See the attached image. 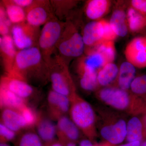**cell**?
<instances>
[{
  "label": "cell",
  "mask_w": 146,
  "mask_h": 146,
  "mask_svg": "<svg viewBox=\"0 0 146 146\" xmlns=\"http://www.w3.org/2000/svg\"><path fill=\"white\" fill-rule=\"evenodd\" d=\"M48 72V66L39 47L34 46L17 51L13 68L7 75L24 80L32 85H41L49 81Z\"/></svg>",
  "instance_id": "obj_1"
},
{
  "label": "cell",
  "mask_w": 146,
  "mask_h": 146,
  "mask_svg": "<svg viewBox=\"0 0 146 146\" xmlns=\"http://www.w3.org/2000/svg\"><path fill=\"white\" fill-rule=\"evenodd\" d=\"M97 96L108 105L130 115L146 113V100L129 91L108 86L98 91Z\"/></svg>",
  "instance_id": "obj_2"
},
{
  "label": "cell",
  "mask_w": 146,
  "mask_h": 146,
  "mask_svg": "<svg viewBox=\"0 0 146 146\" xmlns=\"http://www.w3.org/2000/svg\"><path fill=\"white\" fill-rule=\"evenodd\" d=\"M70 101V117L87 139L92 142L97 136L96 117L94 110L78 94Z\"/></svg>",
  "instance_id": "obj_3"
},
{
  "label": "cell",
  "mask_w": 146,
  "mask_h": 146,
  "mask_svg": "<svg viewBox=\"0 0 146 146\" xmlns=\"http://www.w3.org/2000/svg\"><path fill=\"white\" fill-rule=\"evenodd\" d=\"M48 66V80L52 89L71 100L77 93L67 62L57 55L52 57Z\"/></svg>",
  "instance_id": "obj_4"
},
{
  "label": "cell",
  "mask_w": 146,
  "mask_h": 146,
  "mask_svg": "<svg viewBox=\"0 0 146 146\" xmlns=\"http://www.w3.org/2000/svg\"><path fill=\"white\" fill-rule=\"evenodd\" d=\"M65 25V23L61 22L54 16L44 25L40 31L38 47L48 65L52 59Z\"/></svg>",
  "instance_id": "obj_5"
},
{
  "label": "cell",
  "mask_w": 146,
  "mask_h": 146,
  "mask_svg": "<svg viewBox=\"0 0 146 146\" xmlns=\"http://www.w3.org/2000/svg\"><path fill=\"white\" fill-rule=\"evenodd\" d=\"M56 49L59 55L65 60L66 58L81 57L85 52V46L82 35L72 22L65 23Z\"/></svg>",
  "instance_id": "obj_6"
},
{
  "label": "cell",
  "mask_w": 146,
  "mask_h": 146,
  "mask_svg": "<svg viewBox=\"0 0 146 146\" xmlns=\"http://www.w3.org/2000/svg\"><path fill=\"white\" fill-rule=\"evenodd\" d=\"M101 116L100 133L106 141L115 145L124 141L127 125L125 120L111 112H104Z\"/></svg>",
  "instance_id": "obj_7"
},
{
  "label": "cell",
  "mask_w": 146,
  "mask_h": 146,
  "mask_svg": "<svg viewBox=\"0 0 146 146\" xmlns=\"http://www.w3.org/2000/svg\"><path fill=\"white\" fill-rule=\"evenodd\" d=\"M39 28L32 26L26 21L13 25L11 29V35L16 48L20 50L38 46L41 31Z\"/></svg>",
  "instance_id": "obj_8"
},
{
  "label": "cell",
  "mask_w": 146,
  "mask_h": 146,
  "mask_svg": "<svg viewBox=\"0 0 146 146\" xmlns=\"http://www.w3.org/2000/svg\"><path fill=\"white\" fill-rule=\"evenodd\" d=\"M25 10L27 23L36 27L44 25L55 16L51 3L48 1H34Z\"/></svg>",
  "instance_id": "obj_9"
},
{
  "label": "cell",
  "mask_w": 146,
  "mask_h": 146,
  "mask_svg": "<svg viewBox=\"0 0 146 146\" xmlns=\"http://www.w3.org/2000/svg\"><path fill=\"white\" fill-rule=\"evenodd\" d=\"M1 86L6 88L29 104V102L38 95L37 90L32 84L24 80L8 75L1 77Z\"/></svg>",
  "instance_id": "obj_10"
},
{
  "label": "cell",
  "mask_w": 146,
  "mask_h": 146,
  "mask_svg": "<svg viewBox=\"0 0 146 146\" xmlns=\"http://www.w3.org/2000/svg\"><path fill=\"white\" fill-rule=\"evenodd\" d=\"M71 106L70 99L52 89L49 91L47 98L48 117L53 121H57L69 114Z\"/></svg>",
  "instance_id": "obj_11"
},
{
  "label": "cell",
  "mask_w": 146,
  "mask_h": 146,
  "mask_svg": "<svg viewBox=\"0 0 146 146\" xmlns=\"http://www.w3.org/2000/svg\"><path fill=\"white\" fill-rule=\"evenodd\" d=\"M56 121V136L61 143H76L79 141L81 137V131L68 115L61 117Z\"/></svg>",
  "instance_id": "obj_12"
},
{
  "label": "cell",
  "mask_w": 146,
  "mask_h": 146,
  "mask_svg": "<svg viewBox=\"0 0 146 146\" xmlns=\"http://www.w3.org/2000/svg\"><path fill=\"white\" fill-rule=\"evenodd\" d=\"M1 123L19 134L29 129L28 125L21 110L5 108L1 109Z\"/></svg>",
  "instance_id": "obj_13"
},
{
  "label": "cell",
  "mask_w": 146,
  "mask_h": 146,
  "mask_svg": "<svg viewBox=\"0 0 146 146\" xmlns=\"http://www.w3.org/2000/svg\"><path fill=\"white\" fill-rule=\"evenodd\" d=\"M85 55L79 59L77 71L87 70L98 73L105 65L108 63L100 53L92 48H85Z\"/></svg>",
  "instance_id": "obj_14"
},
{
  "label": "cell",
  "mask_w": 146,
  "mask_h": 146,
  "mask_svg": "<svg viewBox=\"0 0 146 146\" xmlns=\"http://www.w3.org/2000/svg\"><path fill=\"white\" fill-rule=\"evenodd\" d=\"M12 36L10 35L1 36L0 50L1 57L6 74L11 72L14 65L17 51Z\"/></svg>",
  "instance_id": "obj_15"
},
{
  "label": "cell",
  "mask_w": 146,
  "mask_h": 146,
  "mask_svg": "<svg viewBox=\"0 0 146 146\" xmlns=\"http://www.w3.org/2000/svg\"><path fill=\"white\" fill-rule=\"evenodd\" d=\"M35 128L43 144L48 143L56 140V124L53 120L48 116H44L41 112H39Z\"/></svg>",
  "instance_id": "obj_16"
},
{
  "label": "cell",
  "mask_w": 146,
  "mask_h": 146,
  "mask_svg": "<svg viewBox=\"0 0 146 146\" xmlns=\"http://www.w3.org/2000/svg\"><path fill=\"white\" fill-rule=\"evenodd\" d=\"M112 2L109 0H90L84 8L86 17L93 21H98L109 12Z\"/></svg>",
  "instance_id": "obj_17"
},
{
  "label": "cell",
  "mask_w": 146,
  "mask_h": 146,
  "mask_svg": "<svg viewBox=\"0 0 146 146\" xmlns=\"http://www.w3.org/2000/svg\"><path fill=\"white\" fill-rule=\"evenodd\" d=\"M82 35L85 48H93L103 42L100 21H91L86 24Z\"/></svg>",
  "instance_id": "obj_18"
},
{
  "label": "cell",
  "mask_w": 146,
  "mask_h": 146,
  "mask_svg": "<svg viewBox=\"0 0 146 146\" xmlns=\"http://www.w3.org/2000/svg\"><path fill=\"white\" fill-rule=\"evenodd\" d=\"M109 22L117 36L124 37L127 35L129 29L126 12L123 7L118 5L115 8Z\"/></svg>",
  "instance_id": "obj_19"
},
{
  "label": "cell",
  "mask_w": 146,
  "mask_h": 146,
  "mask_svg": "<svg viewBox=\"0 0 146 146\" xmlns=\"http://www.w3.org/2000/svg\"><path fill=\"white\" fill-rule=\"evenodd\" d=\"M127 61L123 62L120 65L117 80L118 88L129 91L131 85L135 78L136 68Z\"/></svg>",
  "instance_id": "obj_20"
},
{
  "label": "cell",
  "mask_w": 146,
  "mask_h": 146,
  "mask_svg": "<svg viewBox=\"0 0 146 146\" xmlns=\"http://www.w3.org/2000/svg\"><path fill=\"white\" fill-rule=\"evenodd\" d=\"M146 134L142 120L133 117L127 123L126 139L128 142L140 141L143 142Z\"/></svg>",
  "instance_id": "obj_21"
},
{
  "label": "cell",
  "mask_w": 146,
  "mask_h": 146,
  "mask_svg": "<svg viewBox=\"0 0 146 146\" xmlns=\"http://www.w3.org/2000/svg\"><path fill=\"white\" fill-rule=\"evenodd\" d=\"M0 96L1 109L9 108L21 110L29 104L25 101L2 86H1Z\"/></svg>",
  "instance_id": "obj_22"
},
{
  "label": "cell",
  "mask_w": 146,
  "mask_h": 146,
  "mask_svg": "<svg viewBox=\"0 0 146 146\" xmlns=\"http://www.w3.org/2000/svg\"><path fill=\"white\" fill-rule=\"evenodd\" d=\"M128 27L133 33H138L146 29V16L129 6L126 11Z\"/></svg>",
  "instance_id": "obj_23"
},
{
  "label": "cell",
  "mask_w": 146,
  "mask_h": 146,
  "mask_svg": "<svg viewBox=\"0 0 146 146\" xmlns=\"http://www.w3.org/2000/svg\"><path fill=\"white\" fill-rule=\"evenodd\" d=\"M119 68L113 63H107L98 73V80L99 86L108 87L117 80Z\"/></svg>",
  "instance_id": "obj_24"
},
{
  "label": "cell",
  "mask_w": 146,
  "mask_h": 146,
  "mask_svg": "<svg viewBox=\"0 0 146 146\" xmlns=\"http://www.w3.org/2000/svg\"><path fill=\"white\" fill-rule=\"evenodd\" d=\"M7 15L13 25L22 23L26 21V14L24 8L15 4L12 1H3Z\"/></svg>",
  "instance_id": "obj_25"
},
{
  "label": "cell",
  "mask_w": 146,
  "mask_h": 146,
  "mask_svg": "<svg viewBox=\"0 0 146 146\" xmlns=\"http://www.w3.org/2000/svg\"><path fill=\"white\" fill-rule=\"evenodd\" d=\"M13 143L15 146H44L33 128L29 129L20 133Z\"/></svg>",
  "instance_id": "obj_26"
},
{
  "label": "cell",
  "mask_w": 146,
  "mask_h": 146,
  "mask_svg": "<svg viewBox=\"0 0 146 146\" xmlns=\"http://www.w3.org/2000/svg\"><path fill=\"white\" fill-rule=\"evenodd\" d=\"M79 78V83L84 91H92L98 89L99 85L98 72L87 70L77 71Z\"/></svg>",
  "instance_id": "obj_27"
},
{
  "label": "cell",
  "mask_w": 146,
  "mask_h": 146,
  "mask_svg": "<svg viewBox=\"0 0 146 146\" xmlns=\"http://www.w3.org/2000/svg\"><path fill=\"white\" fill-rule=\"evenodd\" d=\"M92 48L100 53L108 63H113L116 55V48L114 41H105Z\"/></svg>",
  "instance_id": "obj_28"
},
{
  "label": "cell",
  "mask_w": 146,
  "mask_h": 146,
  "mask_svg": "<svg viewBox=\"0 0 146 146\" xmlns=\"http://www.w3.org/2000/svg\"><path fill=\"white\" fill-rule=\"evenodd\" d=\"M128 62L138 68H146V49L132 52L125 53Z\"/></svg>",
  "instance_id": "obj_29"
},
{
  "label": "cell",
  "mask_w": 146,
  "mask_h": 146,
  "mask_svg": "<svg viewBox=\"0 0 146 146\" xmlns=\"http://www.w3.org/2000/svg\"><path fill=\"white\" fill-rule=\"evenodd\" d=\"M130 90L131 93L143 97L146 95V75L136 77L133 80Z\"/></svg>",
  "instance_id": "obj_30"
},
{
  "label": "cell",
  "mask_w": 146,
  "mask_h": 146,
  "mask_svg": "<svg viewBox=\"0 0 146 146\" xmlns=\"http://www.w3.org/2000/svg\"><path fill=\"white\" fill-rule=\"evenodd\" d=\"M50 2L54 13L60 18L64 16L66 11H68L74 5V1H54Z\"/></svg>",
  "instance_id": "obj_31"
},
{
  "label": "cell",
  "mask_w": 146,
  "mask_h": 146,
  "mask_svg": "<svg viewBox=\"0 0 146 146\" xmlns=\"http://www.w3.org/2000/svg\"><path fill=\"white\" fill-rule=\"evenodd\" d=\"M23 116L29 128H34L35 126L39 112H36L30 105H27L21 110Z\"/></svg>",
  "instance_id": "obj_32"
},
{
  "label": "cell",
  "mask_w": 146,
  "mask_h": 146,
  "mask_svg": "<svg viewBox=\"0 0 146 146\" xmlns=\"http://www.w3.org/2000/svg\"><path fill=\"white\" fill-rule=\"evenodd\" d=\"M99 21L103 41H115L118 36L112 29L109 21L102 19Z\"/></svg>",
  "instance_id": "obj_33"
},
{
  "label": "cell",
  "mask_w": 146,
  "mask_h": 146,
  "mask_svg": "<svg viewBox=\"0 0 146 146\" xmlns=\"http://www.w3.org/2000/svg\"><path fill=\"white\" fill-rule=\"evenodd\" d=\"M19 134L0 123V143L14 142Z\"/></svg>",
  "instance_id": "obj_34"
},
{
  "label": "cell",
  "mask_w": 146,
  "mask_h": 146,
  "mask_svg": "<svg viewBox=\"0 0 146 146\" xmlns=\"http://www.w3.org/2000/svg\"><path fill=\"white\" fill-rule=\"evenodd\" d=\"M130 6L146 16V0H132L130 2Z\"/></svg>",
  "instance_id": "obj_35"
},
{
  "label": "cell",
  "mask_w": 146,
  "mask_h": 146,
  "mask_svg": "<svg viewBox=\"0 0 146 146\" xmlns=\"http://www.w3.org/2000/svg\"><path fill=\"white\" fill-rule=\"evenodd\" d=\"M12 2L15 4L21 7L22 8L25 9L32 4L34 1L33 0H13Z\"/></svg>",
  "instance_id": "obj_36"
},
{
  "label": "cell",
  "mask_w": 146,
  "mask_h": 146,
  "mask_svg": "<svg viewBox=\"0 0 146 146\" xmlns=\"http://www.w3.org/2000/svg\"><path fill=\"white\" fill-rule=\"evenodd\" d=\"M79 146H94V145L89 139H83L80 142Z\"/></svg>",
  "instance_id": "obj_37"
},
{
  "label": "cell",
  "mask_w": 146,
  "mask_h": 146,
  "mask_svg": "<svg viewBox=\"0 0 146 146\" xmlns=\"http://www.w3.org/2000/svg\"><path fill=\"white\" fill-rule=\"evenodd\" d=\"M44 146H63L61 142L58 139H56L55 141L48 143L44 144Z\"/></svg>",
  "instance_id": "obj_38"
},
{
  "label": "cell",
  "mask_w": 146,
  "mask_h": 146,
  "mask_svg": "<svg viewBox=\"0 0 146 146\" xmlns=\"http://www.w3.org/2000/svg\"><path fill=\"white\" fill-rule=\"evenodd\" d=\"M142 142L140 141H134V142H128L127 143L118 146H140Z\"/></svg>",
  "instance_id": "obj_39"
},
{
  "label": "cell",
  "mask_w": 146,
  "mask_h": 146,
  "mask_svg": "<svg viewBox=\"0 0 146 146\" xmlns=\"http://www.w3.org/2000/svg\"><path fill=\"white\" fill-rule=\"evenodd\" d=\"M94 146H115V145H112V144L106 141L105 142L103 143H97L94 145Z\"/></svg>",
  "instance_id": "obj_40"
},
{
  "label": "cell",
  "mask_w": 146,
  "mask_h": 146,
  "mask_svg": "<svg viewBox=\"0 0 146 146\" xmlns=\"http://www.w3.org/2000/svg\"><path fill=\"white\" fill-rule=\"evenodd\" d=\"M63 146H76V143L73 142H66L61 143Z\"/></svg>",
  "instance_id": "obj_41"
},
{
  "label": "cell",
  "mask_w": 146,
  "mask_h": 146,
  "mask_svg": "<svg viewBox=\"0 0 146 146\" xmlns=\"http://www.w3.org/2000/svg\"><path fill=\"white\" fill-rule=\"evenodd\" d=\"M142 122H143V125L144 129H145V132L146 134V114L144 116L143 118V120H142Z\"/></svg>",
  "instance_id": "obj_42"
},
{
  "label": "cell",
  "mask_w": 146,
  "mask_h": 146,
  "mask_svg": "<svg viewBox=\"0 0 146 146\" xmlns=\"http://www.w3.org/2000/svg\"><path fill=\"white\" fill-rule=\"evenodd\" d=\"M0 146H11L8 143H0Z\"/></svg>",
  "instance_id": "obj_43"
},
{
  "label": "cell",
  "mask_w": 146,
  "mask_h": 146,
  "mask_svg": "<svg viewBox=\"0 0 146 146\" xmlns=\"http://www.w3.org/2000/svg\"><path fill=\"white\" fill-rule=\"evenodd\" d=\"M140 146H146V141H143Z\"/></svg>",
  "instance_id": "obj_44"
},
{
  "label": "cell",
  "mask_w": 146,
  "mask_h": 146,
  "mask_svg": "<svg viewBox=\"0 0 146 146\" xmlns=\"http://www.w3.org/2000/svg\"></svg>",
  "instance_id": "obj_45"
}]
</instances>
